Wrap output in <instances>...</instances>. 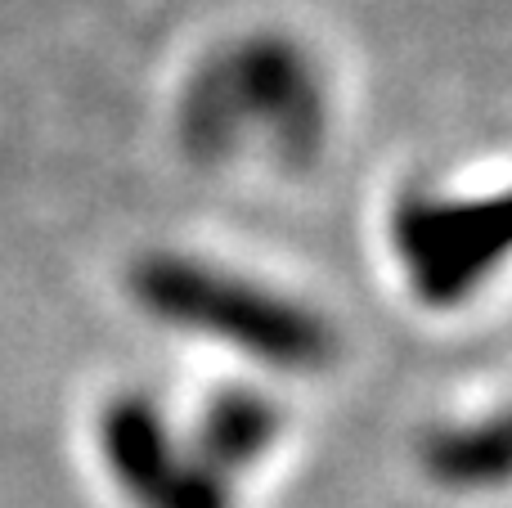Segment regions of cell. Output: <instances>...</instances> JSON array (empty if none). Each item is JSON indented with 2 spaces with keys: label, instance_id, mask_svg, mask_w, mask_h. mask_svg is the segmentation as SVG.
I'll return each instance as SVG.
<instances>
[{
  "label": "cell",
  "instance_id": "6da1fadb",
  "mask_svg": "<svg viewBox=\"0 0 512 508\" xmlns=\"http://www.w3.org/2000/svg\"><path fill=\"white\" fill-rule=\"evenodd\" d=\"M135 288L162 320L189 324L288 369H315L333 356V333L310 311L194 261H149L135 270Z\"/></svg>",
  "mask_w": 512,
  "mask_h": 508
},
{
  "label": "cell",
  "instance_id": "7a4b0ae2",
  "mask_svg": "<svg viewBox=\"0 0 512 508\" xmlns=\"http://www.w3.org/2000/svg\"><path fill=\"white\" fill-rule=\"evenodd\" d=\"M185 126L198 153L225 149L234 135H248L252 126L274 131L283 149H310L319 126L315 81L301 54L288 45H243L198 81Z\"/></svg>",
  "mask_w": 512,
  "mask_h": 508
},
{
  "label": "cell",
  "instance_id": "3957f363",
  "mask_svg": "<svg viewBox=\"0 0 512 508\" xmlns=\"http://www.w3.org/2000/svg\"><path fill=\"white\" fill-rule=\"evenodd\" d=\"M396 243L427 302L463 297L512 243V198L504 203H436L409 198L396 216Z\"/></svg>",
  "mask_w": 512,
  "mask_h": 508
},
{
  "label": "cell",
  "instance_id": "277c9868",
  "mask_svg": "<svg viewBox=\"0 0 512 508\" xmlns=\"http://www.w3.org/2000/svg\"><path fill=\"white\" fill-rule=\"evenodd\" d=\"M108 459L144 508H225L216 473L176 455L162 419L140 396L108 414Z\"/></svg>",
  "mask_w": 512,
  "mask_h": 508
},
{
  "label": "cell",
  "instance_id": "5b68a950",
  "mask_svg": "<svg viewBox=\"0 0 512 508\" xmlns=\"http://www.w3.org/2000/svg\"><path fill=\"white\" fill-rule=\"evenodd\" d=\"M279 432V414L252 392L239 396H221V401L207 410L203 423V450H207V468H234L256 459Z\"/></svg>",
  "mask_w": 512,
  "mask_h": 508
}]
</instances>
